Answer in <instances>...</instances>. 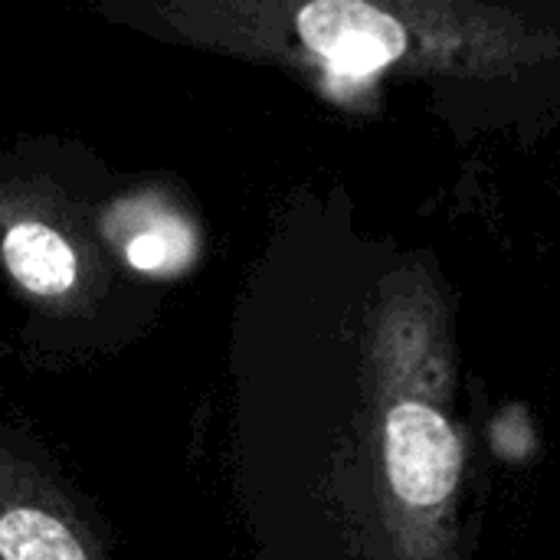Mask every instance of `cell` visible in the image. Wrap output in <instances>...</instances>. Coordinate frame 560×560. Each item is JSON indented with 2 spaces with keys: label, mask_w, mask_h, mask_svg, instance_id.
<instances>
[{
  "label": "cell",
  "mask_w": 560,
  "mask_h": 560,
  "mask_svg": "<svg viewBox=\"0 0 560 560\" xmlns=\"http://www.w3.org/2000/svg\"><path fill=\"white\" fill-rule=\"evenodd\" d=\"M108 16L194 49L318 66L338 79H368L410 52L407 23L368 0H167L115 7Z\"/></svg>",
  "instance_id": "obj_1"
},
{
  "label": "cell",
  "mask_w": 560,
  "mask_h": 560,
  "mask_svg": "<svg viewBox=\"0 0 560 560\" xmlns=\"http://www.w3.org/2000/svg\"><path fill=\"white\" fill-rule=\"evenodd\" d=\"M0 269L49 312H82L108 282L59 190L0 177Z\"/></svg>",
  "instance_id": "obj_2"
},
{
  "label": "cell",
  "mask_w": 560,
  "mask_h": 560,
  "mask_svg": "<svg viewBox=\"0 0 560 560\" xmlns=\"http://www.w3.org/2000/svg\"><path fill=\"white\" fill-rule=\"evenodd\" d=\"M384 469L400 505L436 509L459 486V436L440 410L420 400H400L384 417Z\"/></svg>",
  "instance_id": "obj_4"
},
{
  "label": "cell",
  "mask_w": 560,
  "mask_h": 560,
  "mask_svg": "<svg viewBox=\"0 0 560 560\" xmlns=\"http://www.w3.org/2000/svg\"><path fill=\"white\" fill-rule=\"evenodd\" d=\"M184 243H187V233L177 220H167L161 226L151 223V226H141L138 233L121 236L125 259L138 269H148V272L177 266L184 259Z\"/></svg>",
  "instance_id": "obj_5"
},
{
  "label": "cell",
  "mask_w": 560,
  "mask_h": 560,
  "mask_svg": "<svg viewBox=\"0 0 560 560\" xmlns=\"http://www.w3.org/2000/svg\"><path fill=\"white\" fill-rule=\"evenodd\" d=\"M0 560H108L69 499L3 440Z\"/></svg>",
  "instance_id": "obj_3"
}]
</instances>
